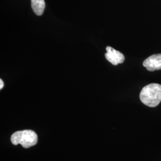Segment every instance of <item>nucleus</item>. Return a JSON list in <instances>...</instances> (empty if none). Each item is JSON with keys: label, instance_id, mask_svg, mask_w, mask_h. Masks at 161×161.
<instances>
[{"label": "nucleus", "instance_id": "1", "mask_svg": "<svg viewBox=\"0 0 161 161\" xmlns=\"http://www.w3.org/2000/svg\"><path fill=\"white\" fill-rule=\"evenodd\" d=\"M140 98L149 107L157 106L161 102V85L153 83L144 86L140 94Z\"/></svg>", "mask_w": 161, "mask_h": 161}, {"label": "nucleus", "instance_id": "2", "mask_svg": "<svg viewBox=\"0 0 161 161\" xmlns=\"http://www.w3.org/2000/svg\"><path fill=\"white\" fill-rule=\"evenodd\" d=\"M11 141L14 145L21 144L24 148H29L37 143L38 136L32 130H23L13 133Z\"/></svg>", "mask_w": 161, "mask_h": 161}, {"label": "nucleus", "instance_id": "3", "mask_svg": "<svg viewBox=\"0 0 161 161\" xmlns=\"http://www.w3.org/2000/svg\"><path fill=\"white\" fill-rule=\"evenodd\" d=\"M105 58L110 63L115 66L122 64L125 60V57L122 53L109 46L106 47Z\"/></svg>", "mask_w": 161, "mask_h": 161}, {"label": "nucleus", "instance_id": "4", "mask_svg": "<svg viewBox=\"0 0 161 161\" xmlns=\"http://www.w3.org/2000/svg\"><path fill=\"white\" fill-rule=\"evenodd\" d=\"M143 66L149 71H155L161 69V54H153L147 58L143 63Z\"/></svg>", "mask_w": 161, "mask_h": 161}, {"label": "nucleus", "instance_id": "5", "mask_svg": "<svg viewBox=\"0 0 161 161\" xmlns=\"http://www.w3.org/2000/svg\"><path fill=\"white\" fill-rule=\"evenodd\" d=\"M31 6L35 14L41 16L44 11L46 3L44 0H31Z\"/></svg>", "mask_w": 161, "mask_h": 161}, {"label": "nucleus", "instance_id": "6", "mask_svg": "<svg viewBox=\"0 0 161 161\" xmlns=\"http://www.w3.org/2000/svg\"><path fill=\"white\" fill-rule=\"evenodd\" d=\"M4 86V82L1 79L0 80V89L1 90Z\"/></svg>", "mask_w": 161, "mask_h": 161}]
</instances>
